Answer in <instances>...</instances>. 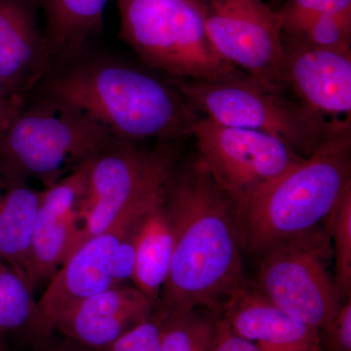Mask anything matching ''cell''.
<instances>
[{
	"label": "cell",
	"instance_id": "cell-31",
	"mask_svg": "<svg viewBox=\"0 0 351 351\" xmlns=\"http://www.w3.org/2000/svg\"><path fill=\"white\" fill-rule=\"evenodd\" d=\"M272 1V3L274 4V6H277L276 7V9L278 8L279 6L281 5V4L283 3V1L284 0H271ZM276 9V8H274Z\"/></svg>",
	"mask_w": 351,
	"mask_h": 351
},
{
	"label": "cell",
	"instance_id": "cell-15",
	"mask_svg": "<svg viewBox=\"0 0 351 351\" xmlns=\"http://www.w3.org/2000/svg\"><path fill=\"white\" fill-rule=\"evenodd\" d=\"M219 314L260 351H323L320 331L279 308L255 285L247 284Z\"/></svg>",
	"mask_w": 351,
	"mask_h": 351
},
{
	"label": "cell",
	"instance_id": "cell-33",
	"mask_svg": "<svg viewBox=\"0 0 351 351\" xmlns=\"http://www.w3.org/2000/svg\"><path fill=\"white\" fill-rule=\"evenodd\" d=\"M0 262H1V260H0Z\"/></svg>",
	"mask_w": 351,
	"mask_h": 351
},
{
	"label": "cell",
	"instance_id": "cell-18",
	"mask_svg": "<svg viewBox=\"0 0 351 351\" xmlns=\"http://www.w3.org/2000/svg\"><path fill=\"white\" fill-rule=\"evenodd\" d=\"M41 191L0 173V260L25 278Z\"/></svg>",
	"mask_w": 351,
	"mask_h": 351
},
{
	"label": "cell",
	"instance_id": "cell-23",
	"mask_svg": "<svg viewBox=\"0 0 351 351\" xmlns=\"http://www.w3.org/2000/svg\"><path fill=\"white\" fill-rule=\"evenodd\" d=\"M294 38L319 49L351 51V13L316 16Z\"/></svg>",
	"mask_w": 351,
	"mask_h": 351
},
{
	"label": "cell",
	"instance_id": "cell-25",
	"mask_svg": "<svg viewBox=\"0 0 351 351\" xmlns=\"http://www.w3.org/2000/svg\"><path fill=\"white\" fill-rule=\"evenodd\" d=\"M99 351H161V329L156 316L152 313L151 317Z\"/></svg>",
	"mask_w": 351,
	"mask_h": 351
},
{
	"label": "cell",
	"instance_id": "cell-13",
	"mask_svg": "<svg viewBox=\"0 0 351 351\" xmlns=\"http://www.w3.org/2000/svg\"><path fill=\"white\" fill-rule=\"evenodd\" d=\"M144 211L120 219L112 228L85 240L69 254L38 301L50 331L53 322L78 302L117 287L110 274L112 252Z\"/></svg>",
	"mask_w": 351,
	"mask_h": 351
},
{
	"label": "cell",
	"instance_id": "cell-14",
	"mask_svg": "<svg viewBox=\"0 0 351 351\" xmlns=\"http://www.w3.org/2000/svg\"><path fill=\"white\" fill-rule=\"evenodd\" d=\"M156 304L134 285L117 286L83 300L53 322V331L94 350L151 317Z\"/></svg>",
	"mask_w": 351,
	"mask_h": 351
},
{
	"label": "cell",
	"instance_id": "cell-4",
	"mask_svg": "<svg viewBox=\"0 0 351 351\" xmlns=\"http://www.w3.org/2000/svg\"><path fill=\"white\" fill-rule=\"evenodd\" d=\"M117 140L93 119L44 96L25 104L0 134V173L44 189L78 169Z\"/></svg>",
	"mask_w": 351,
	"mask_h": 351
},
{
	"label": "cell",
	"instance_id": "cell-8",
	"mask_svg": "<svg viewBox=\"0 0 351 351\" xmlns=\"http://www.w3.org/2000/svg\"><path fill=\"white\" fill-rule=\"evenodd\" d=\"M258 257V290L295 319L324 331L341 306L329 269L334 253L327 226L274 245Z\"/></svg>",
	"mask_w": 351,
	"mask_h": 351
},
{
	"label": "cell",
	"instance_id": "cell-26",
	"mask_svg": "<svg viewBox=\"0 0 351 351\" xmlns=\"http://www.w3.org/2000/svg\"><path fill=\"white\" fill-rule=\"evenodd\" d=\"M134 225L126 233L125 237L115 246L110 258V274L117 286L125 285L127 281H132L133 278L136 257Z\"/></svg>",
	"mask_w": 351,
	"mask_h": 351
},
{
	"label": "cell",
	"instance_id": "cell-6",
	"mask_svg": "<svg viewBox=\"0 0 351 351\" xmlns=\"http://www.w3.org/2000/svg\"><path fill=\"white\" fill-rule=\"evenodd\" d=\"M204 117L223 125L269 134L300 156L313 154L329 138L350 130V122L330 121L247 75L219 80H173Z\"/></svg>",
	"mask_w": 351,
	"mask_h": 351
},
{
	"label": "cell",
	"instance_id": "cell-17",
	"mask_svg": "<svg viewBox=\"0 0 351 351\" xmlns=\"http://www.w3.org/2000/svg\"><path fill=\"white\" fill-rule=\"evenodd\" d=\"M163 191L164 186L133 228L136 257L132 283L156 306L169 276L174 245Z\"/></svg>",
	"mask_w": 351,
	"mask_h": 351
},
{
	"label": "cell",
	"instance_id": "cell-11",
	"mask_svg": "<svg viewBox=\"0 0 351 351\" xmlns=\"http://www.w3.org/2000/svg\"><path fill=\"white\" fill-rule=\"evenodd\" d=\"M282 76L304 107L330 121L350 122L351 51L319 49L283 34Z\"/></svg>",
	"mask_w": 351,
	"mask_h": 351
},
{
	"label": "cell",
	"instance_id": "cell-19",
	"mask_svg": "<svg viewBox=\"0 0 351 351\" xmlns=\"http://www.w3.org/2000/svg\"><path fill=\"white\" fill-rule=\"evenodd\" d=\"M110 0H43L46 43L53 62L73 59L88 39L101 32Z\"/></svg>",
	"mask_w": 351,
	"mask_h": 351
},
{
	"label": "cell",
	"instance_id": "cell-1",
	"mask_svg": "<svg viewBox=\"0 0 351 351\" xmlns=\"http://www.w3.org/2000/svg\"><path fill=\"white\" fill-rule=\"evenodd\" d=\"M173 233L169 276L156 308L219 314L248 284L237 207L219 189L199 156L179 165L164 184Z\"/></svg>",
	"mask_w": 351,
	"mask_h": 351
},
{
	"label": "cell",
	"instance_id": "cell-3",
	"mask_svg": "<svg viewBox=\"0 0 351 351\" xmlns=\"http://www.w3.org/2000/svg\"><path fill=\"white\" fill-rule=\"evenodd\" d=\"M350 171L348 130L256 191L237 206L244 252L261 255L322 225L351 184Z\"/></svg>",
	"mask_w": 351,
	"mask_h": 351
},
{
	"label": "cell",
	"instance_id": "cell-28",
	"mask_svg": "<svg viewBox=\"0 0 351 351\" xmlns=\"http://www.w3.org/2000/svg\"><path fill=\"white\" fill-rule=\"evenodd\" d=\"M212 351H260L257 346L232 331L225 317L218 314L215 324V338Z\"/></svg>",
	"mask_w": 351,
	"mask_h": 351
},
{
	"label": "cell",
	"instance_id": "cell-20",
	"mask_svg": "<svg viewBox=\"0 0 351 351\" xmlns=\"http://www.w3.org/2000/svg\"><path fill=\"white\" fill-rule=\"evenodd\" d=\"M52 332L44 323L31 284L19 271L1 261L0 348H7L6 338L11 335H18L27 345Z\"/></svg>",
	"mask_w": 351,
	"mask_h": 351
},
{
	"label": "cell",
	"instance_id": "cell-24",
	"mask_svg": "<svg viewBox=\"0 0 351 351\" xmlns=\"http://www.w3.org/2000/svg\"><path fill=\"white\" fill-rule=\"evenodd\" d=\"M282 34L295 36L309 20L328 13H351V0H284L276 9Z\"/></svg>",
	"mask_w": 351,
	"mask_h": 351
},
{
	"label": "cell",
	"instance_id": "cell-30",
	"mask_svg": "<svg viewBox=\"0 0 351 351\" xmlns=\"http://www.w3.org/2000/svg\"><path fill=\"white\" fill-rule=\"evenodd\" d=\"M25 101L14 95L0 80V134L22 110Z\"/></svg>",
	"mask_w": 351,
	"mask_h": 351
},
{
	"label": "cell",
	"instance_id": "cell-22",
	"mask_svg": "<svg viewBox=\"0 0 351 351\" xmlns=\"http://www.w3.org/2000/svg\"><path fill=\"white\" fill-rule=\"evenodd\" d=\"M335 258V283L341 299L351 295V184L326 219Z\"/></svg>",
	"mask_w": 351,
	"mask_h": 351
},
{
	"label": "cell",
	"instance_id": "cell-29",
	"mask_svg": "<svg viewBox=\"0 0 351 351\" xmlns=\"http://www.w3.org/2000/svg\"><path fill=\"white\" fill-rule=\"evenodd\" d=\"M25 351H97L61 336L56 332L27 343Z\"/></svg>",
	"mask_w": 351,
	"mask_h": 351
},
{
	"label": "cell",
	"instance_id": "cell-32",
	"mask_svg": "<svg viewBox=\"0 0 351 351\" xmlns=\"http://www.w3.org/2000/svg\"><path fill=\"white\" fill-rule=\"evenodd\" d=\"M0 351H9V350H7V348H0Z\"/></svg>",
	"mask_w": 351,
	"mask_h": 351
},
{
	"label": "cell",
	"instance_id": "cell-10",
	"mask_svg": "<svg viewBox=\"0 0 351 351\" xmlns=\"http://www.w3.org/2000/svg\"><path fill=\"white\" fill-rule=\"evenodd\" d=\"M191 135L208 172L235 207L304 158L269 134L206 117L195 122Z\"/></svg>",
	"mask_w": 351,
	"mask_h": 351
},
{
	"label": "cell",
	"instance_id": "cell-12",
	"mask_svg": "<svg viewBox=\"0 0 351 351\" xmlns=\"http://www.w3.org/2000/svg\"><path fill=\"white\" fill-rule=\"evenodd\" d=\"M89 162L41 191L27 269L34 291L49 282L75 248L80 230L78 205L86 188Z\"/></svg>",
	"mask_w": 351,
	"mask_h": 351
},
{
	"label": "cell",
	"instance_id": "cell-7",
	"mask_svg": "<svg viewBox=\"0 0 351 351\" xmlns=\"http://www.w3.org/2000/svg\"><path fill=\"white\" fill-rule=\"evenodd\" d=\"M178 141L159 140L152 149H144L137 143L117 138L90 160L73 250L151 204L179 162Z\"/></svg>",
	"mask_w": 351,
	"mask_h": 351
},
{
	"label": "cell",
	"instance_id": "cell-9",
	"mask_svg": "<svg viewBox=\"0 0 351 351\" xmlns=\"http://www.w3.org/2000/svg\"><path fill=\"white\" fill-rule=\"evenodd\" d=\"M210 41L228 64L267 89L285 92L283 34L265 0H197Z\"/></svg>",
	"mask_w": 351,
	"mask_h": 351
},
{
	"label": "cell",
	"instance_id": "cell-27",
	"mask_svg": "<svg viewBox=\"0 0 351 351\" xmlns=\"http://www.w3.org/2000/svg\"><path fill=\"white\" fill-rule=\"evenodd\" d=\"M323 332L330 351H351V298L341 304L331 324Z\"/></svg>",
	"mask_w": 351,
	"mask_h": 351
},
{
	"label": "cell",
	"instance_id": "cell-21",
	"mask_svg": "<svg viewBox=\"0 0 351 351\" xmlns=\"http://www.w3.org/2000/svg\"><path fill=\"white\" fill-rule=\"evenodd\" d=\"M160 324L161 351H212L216 317H208L198 309L168 311L156 308Z\"/></svg>",
	"mask_w": 351,
	"mask_h": 351
},
{
	"label": "cell",
	"instance_id": "cell-5",
	"mask_svg": "<svg viewBox=\"0 0 351 351\" xmlns=\"http://www.w3.org/2000/svg\"><path fill=\"white\" fill-rule=\"evenodd\" d=\"M119 38L149 68L175 80H219L245 73L219 55L197 0H117Z\"/></svg>",
	"mask_w": 351,
	"mask_h": 351
},
{
	"label": "cell",
	"instance_id": "cell-2",
	"mask_svg": "<svg viewBox=\"0 0 351 351\" xmlns=\"http://www.w3.org/2000/svg\"><path fill=\"white\" fill-rule=\"evenodd\" d=\"M44 96L84 113L117 140H181L199 112L173 84L135 66L92 59L50 71Z\"/></svg>",
	"mask_w": 351,
	"mask_h": 351
},
{
	"label": "cell",
	"instance_id": "cell-16",
	"mask_svg": "<svg viewBox=\"0 0 351 351\" xmlns=\"http://www.w3.org/2000/svg\"><path fill=\"white\" fill-rule=\"evenodd\" d=\"M44 34L23 0H0V80L27 101L52 69Z\"/></svg>",
	"mask_w": 351,
	"mask_h": 351
}]
</instances>
